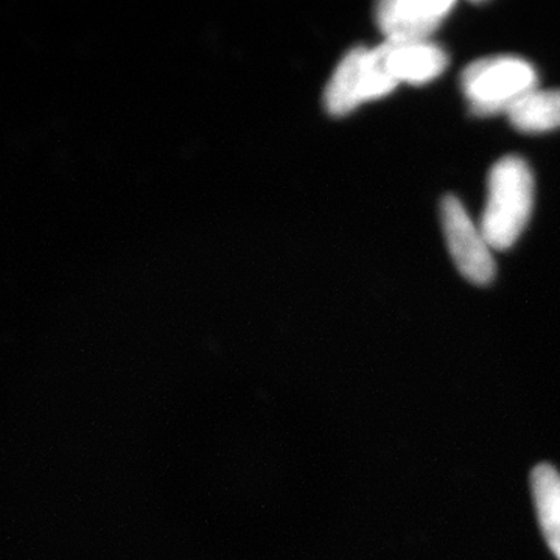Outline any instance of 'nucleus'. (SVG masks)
<instances>
[{"instance_id": "obj_7", "label": "nucleus", "mask_w": 560, "mask_h": 560, "mask_svg": "<svg viewBox=\"0 0 560 560\" xmlns=\"http://www.w3.org/2000/svg\"><path fill=\"white\" fill-rule=\"evenodd\" d=\"M534 504L541 533L560 560V474L550 464H539L530 474Z\"/></svg>"}, {"instance_id": "obj_4", "label": "nucleus", "mask_w": 560, "mask_h": 560, "mask_svg": "<svg viewBox=\"0 0 560 560\" xmlns=\"http://www.w3.org/2000/svg\"><path fill=\"white\" fill-rule=\"evenodd\" d=\"M455 5L453 0H383L375 20L386 40H429Z\"/></svg>"}, {"instance_id": "obj_3", "label": "nucleus", "mask_w": 560, "mask_h": 560, "mask_svg": "<svg viewBox=\"0 0 560 560\" xmlns=\"http://www.w3.org/2000/svg\"><path fill=\"white\" fill-rule=\"evenodd\" d=\"M441 219L445 241L460 275L478 285H488L495 276V264L481 228L474 224L455 197L442 200Z\"/></svg>"}, {"instance_id": "obj_8", "label": "nucleus", "mask_w": 560, "mask_h": 560, "mask_svg": "<svg viewBox=\"0 0 560 560\" xmlns=\"http://www.w3.org/2000/svg\"><path fill=\"white\" fill-rule=\"evenodd\" d=\"M511 124L522 132L560 128V91L534 90L508 110Z\"/></svg>"}, {"instance_id": "obj_5", "label": "nucleus", "mask_w": 560, "mask_h": 560, "mask_svg": "<svg viewBox=\"0 0 560 560\" xmlns=\"http://www.w3.org/2000/svg\"><path fill=\"white\" fill-rule=\"evenodd\" d=\"M377 47L386 72L397 83H430L436 80L448 65L445 51L431 40H412V43L385 40Z\"/></svg>"}, {"instance_id": "obj_1", "label": "nucleus", "mask_w": 560, "mask_h": 560, "mask_svg": "<svg viewBox=\"0 0 560 560\" xmlns=\"http://www.w3.org/2000/svg\"><path fill=\"white\" fill-rule=\"evenodd\" d=\"M534 202V179L528 164L506 156L490 171L488 202L481 231L492 249H508L528 224Z\"/></svg>"}, {"instance_id": "obj_6", "label": "nucleus", "mask_w": 560, "mask_h": 560, "mask_svg": "<svg viewBox=\"0 0 560 560\" xmlns=\"http://www.w3.org/2000/svg\"><path fill=\"white\" fill-rule=\"evenodd\" d=\"M366 47L346 55L327 83L324 103L331 116H345L366 101Z\"/></svg>"}, {"instance_id": "obj_2", "label": "nucleus", "mask_w": 560, "mask_h": 560, "mask_svg": "<svg viewBox=\"0 0 560 560\" xmlns=\"http://www.w3.org/2000/svg\"><path fill=\"white\" fill-rule=\"evenodd\" d=\"M464 95L475 116L508 114L523 95L537 90V73L517 57H489L471 62L463 72Z\"/></svg>"}]
</instances>
